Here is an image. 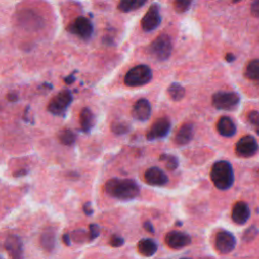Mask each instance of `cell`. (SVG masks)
<instances>
[{
  "instance_id": "1",
  "label": "cell",
  "mask_w": 259,
  "mask_h": 259,
  "mask_svg": "<svg viewBox=\"0 0 259 259\" xmlns=\"http://www.w3.org/2000/svg\"><path fill=\"white\" fill-rule=\"evenodd\" d=\"M106 193L119 200H131L136 198L140 193V187L132 179L111 178L104 186Z\"/></svg>"
},
{
  "instance_id": "16",
  "label": "cell",
  "mask_w": 259,
  "mask_h": 259,
  "mask_svg": "<svg viewBox=\"0 0 259 259\" xmlns=\"http://www.w3.org/2000/svg\"><path fill=\"white\" fill-rule=\"evenodd\" d=\"M217 131L221 136L226 138H231L235 136L237 132V127L231 117L222 116L219 118L217 122Z\"/></svg>"
},
{
  "instance_id": "3",
  "label": "cell",
  "mask_w": 259,
  "mask_h": 259,
  "mask_svg": "<svg viewBox=\"0 0 259 259\" xmlns=\"http://www.w3.org/2000/svg\"><path fill=\"white\" fill-rule=\"evenodd\" d=\"M153 77L152 70L147 65H138L132 68L124 76V84L128 87H138L148 84Z\"/></svg>"
},
{
  "instance_id": "37",
  "label": "cell",
  "mask_w": 259,
  "mask_h": 259,
  "mask_svg": "<svg viewBox=\"0 0 259 259\" xmlns=\"http://www.w3.org/2000/svg\"><path fill=\"white\" fill-rule=\"evenodd\" d=\"M7 99H8L9 101L14 102V101H16V100L18 99V96H17V94H15V93H9V94H7Z\"/></svg>"
},
{
  "instance_id": "5",
  "label": "cell",
  "mask_w": 259,
  "mask_h": 259,
  "mask_svg": "<svg viewBox=\"0 0 259 259\" xmlns=\"http://www.w3.org/2000/svg\"><path fill=\"white\" fill-rule=\"evenodd\" d=\"M211 102L217 109L234 110L240 102V96L236 92L219 91L212 95Z\"/></svg>"
},
{
  "instance_id": "34",
  "label": "cell",
  "mask_w": 259,
  "mask_h": 259,
  "mask_svg": "<svg viewBox=\"0 0 259 259\" xmlns=\"http://www.w3.org/2000/svg\"><path fill=\"white\" fill-rule=\"evenodd\" d=\"M144 229H145L146 231H148L149 233H154V232H155L152 223L149 222V221H146V222L144 223Z\"/></svg>"
},
{
  "instance_id": "10",
  "label": "cell",
  "mask_w": 259,
  "mask_h": 259,
  "mask_svg": "<svg viewBox=\"0 0 259 259\" xmlns=\"http://www.w3.org/2000/svg\"><path fill=\"white\" fill-rule=\"evenodd\" d=\"M161 23V15H160V9L157 4L151 5V7L148 9L144 17L142 18L141 25L142 28L149 32L157 28Z\"/></svg>"
},
{
  "instance_id": "12",
  "label": "cell",
  "mask_w": 259,
  "mask_h": 259,
  "mask_svg": "<svg viewBox=\"0 0 259 259\" xmlns=\"http://www.w3.org/2000/svg\"><path fill=\"white\" fill-rule=\"evenodd\" d=\"M165 243L169 248L177 250L188 246L191 243V238L183 232L171 231L165 236Z\"/></svg>"
},
{
  "instance_id": "24",
  "label": "cell",
  "mask_w": 259,
  "mask_h": 259,
  "mask_svg": "<svg viewBox=\"0 0 259 259\" xmlns=\"http://www.w3.org/2000/svg\"><path fill=\"white\" fill-rule=\"evenodd\" d=\"M169 97L174 101L181 100L185 95V89L179 83H172L167 89Z\"/></svg>"
},
{
  "instance_id": "19",
  "label": "cell",
  "mask_w": 259,
  "mask_h": 259,
  "mask_svg": "<svg viewBox=\"0 0 259 259\" xmlns=\"http://www.w3.org/2000/svg\"><path fill=\"white\" fill-rule=\"evenodd\" d=\"M137 249L142 256L151 257L156 253L158 246L157 243L152 239H143L138 243Z\"/></svg>"
},
{
  "instance_id": "33",
  "label": "cell",
  "mask_w": 259,
  "mask_h": 259,
  "mask_svg": "<svg viewBox=\"0 0 259 259\" xmlns=\"http://www.w3.org/2000/svg\"><path fill=\"white\" fill-rule=\"evenodd\" d=\"M251 12L254 14V16H258V12H259V2L258 0H254L253 3L251 4Z\"/></svg>"
},
{
  "instance_id": "41",
  "label": "cell",
  "mask_w": 259,
  "mask_h": 259,
  "mask_svg": "<svg viewBox=\"0 0 259 259\" xmlns=\"http://www.w3.org/2000/svg\"><path fill=\"white\" fill-rule=\"evenodd\" d=\"M233 1H234V2H239L240 0H233Z\"/></svg>"
},
{
  "instance_id": "4",
  "label": "cell",
  "mask_w": 259,
  "mask_h": 259,
  "mask_svg": "<svg viewBox=\"0 0 259 259\" xmlns=\"http://www.w3.org/2000/svg\"><path fill=\"white\" fill-rule=\"evenodd\" d=\"M149 52L159 61L167 60L172 52V41L169 35L163 33L158 35L150 45Z\"/></svg>"
},
{
  "instance_id": "38",
  "label": "cell",
  "mask_w": 259,
  "mask_h": 259,
  "mask_svg": "<svg viewBox=\"0 0 259 259\" xmlns=\"http://www.w3.org/2000/svg\"><path fill=\"white\" fill-rule=\"evenodd\" d=\"M225 59H226V61L227 62H229V63H232L233 61H235V56L232 54V53H228L227 55H226V57H225Z\"/></svg>"
},
{
  "instance_id": "25",
  "label": "cell",
  "mask_w": 259,
  "mask_h": 259,
  "mask_svg": "<svg viewBox=\"0 0 259 259\" xmlns=\"http://www.w3.org/2000/svg\"><path fill=\"white\" fill-rule=\"evenodd\" d=\"M58 139L61 144L65 146H71L75 143L76 135L70 128H63L59 132Z\"/></svg>"
},
{
  "instance_id": "32",
  "label": "cell",
  "mask_w": 259,
  "mask_h": 259,
  "mask_svg": "<svg viewBox=\"0 0 259 259\" xmlns=\"http://www.w3.org/2000/svg\"><path fill=\"white\" fill-rule=\"evenodd\" d=\"M109 244L112 247H120L123 244V239L117 235H113L109 240Z\"/></svg>"
},
{
  "instance_id": "17",
  "label": "cell",
  "mask_w": 259,
  "mask_h": 259,
  "mask_svg": "<svg viewBox=\"0 0 259 259\" xmlns=\"http://www.w3.org/2000/svg\"><path fill=\"white\" fill-rule=\"evenodd\" d=\"M193 134H194L193 124L190 122H185L179 127L178 132L176 133L174 142L179 146L186 145L192 140Z\"/></svg>"
},
{
  "instance_id": "36",
  "label": "cell",
  "mask_w": 259,
  "mask_h": 259,
  "mask_svg": "<svg viewBox=\"0 0 259 259\" xmlns=\"http://www.w3.org/2000/svg\"><path fill=\"white\" fill-rule=\"evenodd\" d=\"M26 174H27V170H26V169H20V170H18V171H16V172L13 173V175H14L15 177L24 176V175H26Z\"/></svg>"
},
{
  "instance_id": "31",
  "label": "cell",
  "mask_w": 259,
  "mask_h": 259,
  "mask_svg": "<svg viewBox=\"0 0 259 259\" xmlns=\"http://www.w3.org/2000/svg\"><path fill=\"white\" fill-rule=\"evenodd\" d=\"M99 235V227L96 224L89 225V240L92 241Z\"/></svg>"
},
{
  "instance_id": "23",
  "label": "cell",
  "mask_w": 259,
  "mask_h": 259,
  "mask_svg": "<svg viewBox=\"0 0 259 259\" xmlns=\"http://www.w3.org/2000/svg\"><path fill=\"white\" fill-rule=\"evenodd\" d=\"M245 77L252 81L259 80V62L257 59L250 61L245 70Z\"/></svg>"
},
{
  "instance_id": "14",
  "label": "cell",
  "mask_w": 259,
  "mask_h": 259,
  "mask_svg": "<svg viewBox=\"0 0 259 259\" xmlns=\"http://www.w3.org/2000/svg\"><path fill=\"white\" fill-rule=\"evenodd\" d=\"M250 208L244 201H238L232 208V220L237 225H244L250 218Z\"/></svg>"
},
{
  "instance_id": "26",
  "label": "cell",
  "mask_w": 259,
  "mask_h": 259,
  "mask_svg": "<svg viewBox=\"0 0 259 259\" xmlns=\"http://www.w3.org/2000/svg\"><path fill=\"white\" fill-rule=\"evenodd\" d=\"M160 160H162L163 162H165V166L168 170H175L178 165H179V162H178V159L173 156V155H167V154H164L160 157Z\"/></svg>"
},
{
  "instance_id": "22",
  "label": "cell",
  "mask_w": 259,
  "mask_h": 259,
  "mask_svg": "<svg viewBox=\"0 0 259 259\" xmlns=\"http://www.w3.org/2000/svg\"><path fill=\"white\" fill-rule=\"evenodd\" d=\"M40 244L47 251H52L55 247V232L50 228L40 236Z\"/></svg>"
},
{
  "instance_id": "7",
  "label": "cell",
  "mask_w": 259,
  "mask_h": 259,
  "mask_svg": "<svg viewBox=\"0 0 259 259\" xmlns=\"http://www.w3.org/2000/svg\"><path fill=\"white\" fill-rule=\"evenodd\" d=\"M67 30L75 35H78L82 39H88L92 35L93 25L88 18L79 16L67 26Z\"/></svg>"
},
{
  "instance_id": "29",
  "label": "cell",
  "mask_w": 259,
  "mask_h": 259,
  "mask_svg": "<svg viewBox=\"0 0 259 259\" xmlns=\"http://www.w3.org/2000/svg\"><path fill=\"white\" fill-rule=\"evenodd\" d=\"M257 233H258L257 228H256L255 226H252V227H250L249 229H247V230L244 232V235H243L242 239H243L245 242H250V241H252V240L256 237Z\"/></svg>"
},
{
  "instance_id": "2",
  "label": "cell",
  "mask_w": 259,
  "mask_h": 259,
  "mask_svg": "<svg viewBox=\"0 0 259 259\" xmlns=\"http://www.w3.org/2000/svg\"><path fill=\"white\" fill-rule=\"evenodd\" d=\"M209 175L213 185L221 190L229 189L235 180L233 167L230 162L225 160L217 161L212 165Z\"/></svg>"
},
{
  "instance_id": "40",
  "label": "cell",
  "mask_w": 259,
  "mask_h": 259,
  "mask_svg": "<svg viewBox=\"0 0 259 259\" xmlns=\"http://www.w3.org/2000/svg\"><path fill=\"white\" fill-rule=\"evenodd\" d=\"M74 76H73V74L70 76V77H68V78H65L64 80L66 81V83H68V84H70V83H72V82H74Z\"/></svg>"
},
{
  "instance_id": "13",
  "label": "cell",
  "mask_w": 259,
  "mask_h": 259,
  "mask_svg": "<svg viewBox=\"0 0 259 259\" xmlns=\"http://www.w3.org/2000/svg\"><path fill=\"white\" fill-rule=\"evenodd\" d=\"M144 180L149 185L163 186L168 182V177L163 170L158 167H151L146 170L144 174Z\"/></svg>"
},
{
  "instance_id": "30",
  "label": "cell",
  "mask_w": 259,
  "mask_h": 259,
  "mask_svg": "<svg viewBox=\"0 0 259 259\" xmlns=\"http://www.w3.org/2000/svg\"><path fill=\"white\" fill-rule=\"evenodd\" d=\"M247 119L251 124H253L256 127V131H257V128H258V112H257V110L250 111L247 115Z\"/></svg>"
},
{
  "instance_id": "35",
  "label": "cell",
  "mask_w": 259,
  "mask_h": 259,
  "mask_svg": "<svg viewBox=\"0 0 259 259\" xmlns=\"http://www.w3.org/2000/svg\"><path fill=\"white\" fill-rule=\"evenodd\" d=\"M83 209H84V212H85V214L86 215H90V214H92V208L90 207V202H87V203H85L84 205H83Z\"/></svg>"
},
{
  "instance_id": "21",
  "label": "cell",
  "mask_w": 259,
  "mask_h": 259,
  "mask_svg": "<svg viewBox=\"0 0 259 259\" xmlns=\"http://www.w3.org/2000/svg\"><path fill=\"white\" fill-rule=\"evenodd\" d=\"M148 0H120L118 9L122 12H130L141 8Z\"/></svg>"
},
{
  "instance_id": "39",
  "label": "cell",
  "mask_w": 259,
  "mask_h": 259,
  "mask_svg": "<svg viewBox=\"0 0 259 259\" xmlns=\"http://www.w3.org/2000/svg\"><path fill=\"white\" fill-rule=\"evenodd\" d=\"M63 241H64V243H65L67 246H69V245H70L71 241H70V237H69V235H68V234H65V235L63 236Z\"/></svg>"
},
{
  "instance_id": "8",
  "label": "cell",
  "mask_w": 259,
  "mask_h": 259,
  "mask_svg": "<svg viewBox=\"0 0 259 259\" xmlns=\"http://www.w3.org/2000/svg\"><path fill=\"white\" fill-rule=\"evenodd\" d=\"M258 151V143L252 136L242 137L235 146L236 154L241 158H249L254 156Z\"/></svg>"
},
{
  "instance_id": "9",
  "label": "cell",
  "mask_w": 259,
  "mask_h": 259,
  "mask_svg": "<svg viewBox=\"0 0 259 259\" xmlns=\"http://www.w3.org/2000/svg\"><path fill=\"white\" fill-rule=\"evenodd\" d=\"M236 246V239L232 233L228 231H220L215 235L214 247L220 254H229L231 253Z\"/></svg>"
},
{
  "instance_id": "20",
  "label": "cell",
  "mask_w": 259,
  "mask_h": 259,
  "mask_svg": "<svg viewBox=\"0 0 259 259\" xmlns=\"http://www.w3.org/2000/svg\"><path fill=\"white\" fill-rule=\"evenodd\" d=\"M79 118H80V125H81L82 130L86 133L90 132V130L95 124V116H94L93 112L87 107H84L80 111Z\"/></svg>"
},
{
  "instance_id": "15",
  "label": "cell",
  "mask_w": 259,
  "mask_h": 259,
  "mask_svg": "<svg viewBox=\"0 0 259 259\" xmlns=\"http://www.w3.org/2000/svg\"><path fill=\"white\" fill-rule=\"evenodd\" d=\"M151 110L152 108H151L150 102L145 98H141L138 101H136V103L134 104L132 115L137 120L145 121L150 117Z\"/></svg>"
},
{
  "instance_id": "28",
  "label": "cell",
  "mask_w": 259,
  "mask_h": 259,
  "mask_svg": "<svg viewBox=\"0 0 259 259\" xmlns=\"http://www.w3.org/2000/svg\"><path fill=\"white\" fill-rule=\"evenodd\" d=\"M191 0H175L174 1V8L177 12L182 13L186 11L190 6Z\"/></svg>"
},
{
  "instance_id": "18",
  "label": "cell",
  "mask_w": 259,
  "mask_h": 259,
  "mask_svg": "<svg viewBox=\"0 0 259 259\" xmlns=\"http://www.w3.org/2000/svg\"><path fill=\"white\" fill-rule=\"evenodd\" d=\"M5 249L8 252V254L13 258H20L22 257V243L21 240L15 236L10 235L6 238L4 243Z\"/></svg>"
},
{
  "instance_id": "11",
  "label": "cell",
  "mask_w": 259,
  "mask_h": 259,
  "mask_svg": "<svg viewBox=\"0 0 259 259\" xmlns=\"http://www.w3.org/2000/svg\"><path fill=\"white\" fill-rule=\"evenodd\" d=\"M171 127V122L167 117H160L154 121L146 134L148 140H156L164 138L168 135Z\"/></svg>"
},
{
  "instance_id": "6",
  "label": "cell",
  "mask_w": 259,
  "mask_h": 259,
  "mask_svg": "<svg viewBox=\"0 0 259 259\" xmlns=\"http://www.w3.org/2000/svg\"><path fill=\"white\" fill-rule=\"evenodd\" d=\"M72 100V93L69 90H62L51 99L48 104V110L54 115H64Z\"/></svg>"
},
{
  "instance_id": "27",
  "label": "cell",
  "mask_w": 259,
  "mask_h": 259,
  "mask_svg": "<svg viewBox=\"0 0 259 259\" xmlns=\"http://www.w3.org/2000/svg\"><path fill=\"white\" fill-rule=\"evenodd\" d=\"M111 131L116 135H123L130 131V125L124 121H113L111 123Z\"/></svg>"
}]
</instances>
